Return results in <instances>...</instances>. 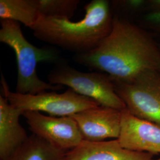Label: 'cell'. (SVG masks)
Returning <instances> with one entry per match:
<instances>
[{"label":"cell","mask_w":160,"mask_h":160,"mask_svg":"<svg viewBox=\"0 0 160 160\" xmlns=\"http://www.w3.org/2000/svg\"><path fill=\"white\" fill-rule=\"evenodd\" d=\"M75 62L128 82L145 70L160 72V48L151 33L114 14L110 34L96 49L75 54Z\"/></svg>","instance_id":"6da1fadb"},{"label":"cell","mask_w":160,"mask_h":160,"mask_svg":"<svg viewBox=\"0 0 160 160\" xmlns=\"http://www.w3.org/2000/svg\"><path fill=\"white\" fill-rule=\"evenodd\" d=\"M0 42L10 46L15 52L17 63L16 92L37 94L46 90L57 91L63 86L53 85L40 80L36 72L40 61H55L58 54L50 48H39L26 39L20 23L10 20H1Z\"/></svg>","instance_id":"3957f363"},{"label":"cell","mask_w":160,"mask_h":160,"mask_svg":"<svg viewBox=\"0 0 160 160\" xmlns=\"http://www.w3.org/2000/svg\"><path fill=\"white\" fill-rule=\"evenodd\" d=\"M160 160V158H158L157 160Z\"/></svg>","instance_id":"e0dca14e"},{"label":"cell","mask_w":160,"mask_h":160,"mask_svg":"<svg viewBox=\"0 0 160 160\" xmlns=\"http://www.w3.org/2000/svg\"><path fill=\"white\" fill-rule=\"evenodd\" d=\"M72 117L77 123L84 141L100 142L119 137L122 110L98 106Z\"/></svg>","instance_id":"ba28073f"},{"label":"cell","mask_w":160,"mask_h":160,"mask_svg":"<svg viewBox=\"0 0 160 160\" xmlns=\"http://www.w3.org/2000/svg\"><path fill=\"white\" fill-rule=\"evenodd\" d=\"M23 116L33 134L58 148L67 152L84 141L72 116H46L37 111H24Z\"/></svg>","instance_id":"52a82bcc"},{"label":"cell","mask_w":160,"mask_h":160,"mask_svg":"<svg viewBox=\"0 0 160 160\" xmlns=\"http://www.w3.org/2000/svg\"><path fill=\"white\" fill-rule=\"evenodd\" d=\"M84 9V17L78 22L40 15L30 29L38 39L75 54L92 51L110 34L114 14L107 0H92Z\"/></svg>","instance_id":"7a4b0ae2"},{"label":"cell","mask_w":160,"mask_h":160,"mask_svg":"<svg viewBox=\"0 0 160 160\" xmlns=\"http://www.w3.org/2000/svg\"><path fill=\"white\" fill-rule=\"evenodd\" d=\"M40 14L32 0H0V18L23 24L30 29L37 22Z\"/></svg>","instance_id":"4fadbf2b"},{"label":"cell","mask_w":160,"mask_h":160,"mask_svg":"<svg viewBox=\"0 0 160 160\" xmlns=\"http://www.w3.org/2000/svg\"><path fill=\"white\" fill-rule=\"evenodd\" d=\"M118 139L124 148L153 155L160 154V126L138 118L126 108L122 110Z\"/></svg>","instance_id":"9c48e42d"},{"label":"cell","mask_w":160,"mask_h":160,"mask_svg":"<svg viewBox=\"0 0 160 160\" xmlns=\"http://www.w3.org/2000/svg\"><path fill=\"white\" fill-rule=\"evenodd\" d=\"M159 46H160V42H159Z\"/></svg>","instance_id":"ac0fdd59"},{"label":"cell","mask_w":160,"mask_h":160,"mask_svg":"<svg viewBox=\"0 0 160 160\" xmlns=\"http://www.w3.org/2000/svg\"><path fill=\"white\" fill-rule=\"evenodd\" d=\"M63 160H155L153 155L123 148L118 139L100 142L83 141L67 151Z\"/></svg>","instance_id":"30bf717a"},{"label":"cell","mask_w":160,"mask_h":160,"mask_svg":"<svg viewBox=\"0 0 160 160\" xmlns=\"http://www.w3.org/2000/svg\"><path fill=\"white\" fill-rule=\"evenodd\" d=\"M113 82L132 114L160 126V72L145 70L130 82Z\"/></svg>","instance_id":"8992f818"},{"label":"cell","mask_w":160,"mask_h":160,"mask_svg":"<svg viewBox=\"0 0 160 160\" xmlns=\"http://www.w3.org/2000/svg\"><path fill=\"white\" fill-rule=\"evenodd\" d=\"M49 83L68 86L77 94L96 100L100 106L122 110L126 107L117 94L109 75L78 71L65 62H58L48 75Z\"/></svg>","instance_id":"277c9868"},{"label":"cell","mask_w":160,"mask_h":160,"mask_svg":"<svg viewBox=\"0 0 160 160\" xmlns=\"http://www.w3.org/2000/svg\"><path fill=\"white\" fill-rule=\"evenodd\" d=\"M147 2L151 12H160V0H151Z\"/></svg>","instance_id":"2e32d148"},{"label":"cell","mask_w":160,"mask_h":160,"mask_svg":"<svg viewBox=\"0 0 160 160\" xmlns=\"http://www.w3.org/2000/svg\"><path fill=\"white\" fill-rule=\"evenodd\" d=\"M66 152L32 133L12 154L1 160H63Z\"/></svg>","instance_id":"7c38bea8"},{"label":"cell","mask_w":160,"mask_h":160,"mask_svg":"<svg viewBox=\"0 0 160 160\" xmlns=\"http://www.w3.org/2000/svg\"><path fill=\"white\" fill-rule=\"evenodd\" d=\"M143 23L148 29L160 36V12H149L143 17Z\"/></svg>","instance_id":"9a60e30c"},{"label":"cell","mask_w":160,"mask_h":160,"mask_svg":"<svg viewBox=\"0 0 160 160\" xmlns=\"http://www.w3.org/2000/svg\"><path fill=\"white\" fill-rule=\"evenodd\" d=\"M40 16L70 20L80 4L79 0H32Z\"/></svg>","instance_id":"5bb4252c"},{"label":"cell","mask_w":160,"mask_h":160,"mask_svg":"<svg viewBox=\"0 0 160 160\" xmlns=\"http://www.w3.org/2000/svg\"><path fill=\"white\" fill-rule=\"evenodd\" d=\"M1 86L2 96L10 104L23 112H42L58 117L72 116L87 109L100 106L96 100L80 95L71 88L60 94L44 92L37 94H22L12 92L2 75Z\"/></svg>","instance_id":"5b68a950"},{"label":"cell","mask_w":160,"mask_h":160,"mask_svg":"<svg viewBox=\"0 0 160 160\" xmlns=\"http://www.w3.org/2000/svg\"><path fill=\"white\" fill-rule=\"evenodd\" d=\"M23 111L8 102L0 96V159L12 154L29 138L19 123Z\"/></svg>","instance_id":"8fae6325"}]
</instances>
